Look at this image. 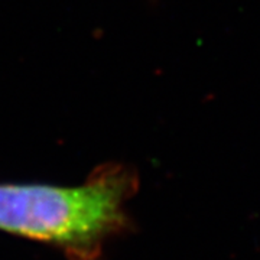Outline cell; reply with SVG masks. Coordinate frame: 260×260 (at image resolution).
<instances>
[{"instance_id": "1", "label": "cell", "mask_w": 260, "mask_h": 260, "mask_svg": "<svg viewBox=\"0 0 260 260\" xmlns=\"http://www.w3.org/2000/svg\"><path fill=\"white\" fill-rule=\"evenodd\" d=\"M138 188L129 168L94 169L77 186L0 184V230L54 246L70 260H102L129 225L124 205Z\"/></svg>"}]
</instances>
